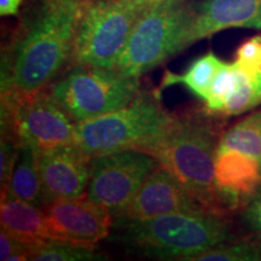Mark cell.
<instances>
[{
	"label": "cell",
	"mask_w": 261,
	"mask_h": 261,
	"mask_svg": "<svg viewBox=\"0 0 261 261\" xmlns=\"http://www.w3.org/2000/svg\"><path fill=\"white\" fill-rule=\"evenodd\" d=\"M90 0H29L2 48L0 100L41 92L70 67L74 42Z\"/></svg>",
	"instance_id": "cell-1"
},
{
	"label": "cell",
	"mask_w": 261,
	"mask_h": 261,
	"mask_svg": "<svg viewBox=\"0 0 261 261\" xmlns=\"http://www.w3.org/2000/svg\"><path fill=\"white\" fill-rule=\"evenodd\" d=\"M213 117L203 110L174 114L167 129L142 152L171 171L205 211L228 218L214 184L215 158L223 133L212 121Z\"/></svg>",
	"instance_id": "cell-2"
},
{
	"label": "cell",
	"mask_w": 261,
	"mask_h": 261,
	"mask_svg": "<svg viewBox=\"0 0 261 261\" xmlns=\"http://www.w3.org/2000/svg\"><path fill=\"white\" fill-rule=\"evenodd\" d=\"M109 240L149 259L190 261L198 254L234 238L228 218L197 212L171 213L142 220L117 218Z\"/></svg>",
	"instance_id": "cell-3"
},
{
	"label": "cell",
	"mask_w": 261,
	"mask_h": 261,
	"mask_svg": "<svg viewBox=\"0 0 261 261\" xmlns=\"http://www.w3.org/2000/svg\"><path fill=\"white\" fill-rule=\"evenodd\" d=\"M173 117L161 102V91H142L115 112L75 123V143L91 158L125 150L142 151L167 129Z\"/></svg>",
	"instance_id": "cell-4"
},
{
	"label": "cell",
	"mask_w": 261,
	"mask_h": 261,
	"mask_svg": "<svg viewBox=\"0 0 261 261\" xmlns=\"http://www.w3.org/2000/svg\"><path fill=\"white\" fill-rule=\"evenodd\" d=\"M45 90L74 123L115 112L143 91L142 77L92 65H71Z\"/></svg>",
	"instance_id": "cell-5"
},
{
	"label": "cell",
	"mask_w": 261,
	"mask_h": 261,
	"mask_svg": "<svg viewBox=\"0 0 261 261\" xmlns=\"http://www.w3.org/2000/svg\"><path fill=\"white\" fill-rule=\"evenodd\" d=\"M190 15V0L150 2L133 27L114 69L142 77L177 56Z\"/></svg>",
	"instance_id": "cell-6"
},
{
	"label": "cell",
	"mask_w": 261,
	"mask_h": 261,
	"mask_svg": "<svg viewBox=\"0 0 261 261\" xmlns=\"http://www.w3.org/2000/svg\"><path fill=\"white\" fill-rule=\"evenodd\" d=\"M148 4L140 0H90L75 38L70 67L115 68Z\"/></svg>",
	"instance_id": "cell-7"
},
{
	"label": "cell",
	"mask_w": 261,
	"mask_h": 261,
	"mask_svg": "<svg viewBox=\"0 0 261 261\" xmlns=\"http://www.w3.org/2000/svg\"><path fill=\"white\" fill-rule=\"evenodd\" d=\"M2 137L37 152L76 142L75 123L46 90L19 102H0Z\"/></svg>",
	"instance_id": "cell-8"
},
{
	"label": "cell",
	"mask_w": 261,
	"mask_h": 261,
	"mask_svg": "<svg viewBox=\"0 0 261 261\" xmlns=\"http://www.w3.org/2000/svg\"><path fill=\"white\" fill-rule=\"evenodd\" d=\"M159 163L137 150L91 158L87 197L106 207L116 219Z\"/></svg>",
	"instance_id": "cell-9"
},
{
	"label": "cell",
	"mask_w": 261,
	"mask_h": 261,
	"mask_svg": "<svg viewBox=\"0 0 261 261\" xmlns=\"http://www.w3.org/2000/svg\"><path fill=\"white\" fill-rule=\"evenodd\" d=\"M44 210L50 240L98 247L112 232L113 214L87 196L55 200Z\"/></svg>",
	"instance_id": "cell-10"
},
{
	"label": "cell",
	"mask_w": 261,
	"mask_h": 261,
	"mask_svg": "<svg viewBox=\"0 0 261 261\" xmlns=\"http://www.w3.org/2000/svg\"><path fill=\"white\" fill-rule=\"evenodd\" d=\"M230 28L261 29V0L191 2V15L177 55L195 42Z\"/></svg>",
	"instance_id": "cell-11"
},
{
	"label": "cell",
	"mask_w": 261,
	"mask_h": 261,
	"mask_svg": "<svg viewBox=\"0 0 261 261\" xmlns=\"http://www.w3.org/2000/svg\"><path fill=\"white\" fill-rule=\"evenodd\" d=\"M197 212L207 211L171 171L158 165L117 218L142 220L171 213Z\"/></svg>",
	"instance_id": "cell-12"
},
{
	"label": "cell",
	"mask_w": 261,
	"mask_h": 261,
	"mask_svg": "<svg viewBox=\"0 0 261 261\" xmlns=\"http://www.w3.org/2000/svg\"><path fill=\"white\" fill-rule=\"evenodd\" d=\"M38 162L45 205L87 195L91 156L76 143L38 152Z\"/></svg>",
	"instance_id": "cell-13"
},
{
	"label": "cell",
	"mask_w": 261,
	"mask_h": 261,
	"mask_svg": "<svg viewBox=\"0 0 261 261\" xmlns=\"http://www.w3.org/2000/svg\"><path fill=\"white\" fill-rule=\"evenodd\" d=\"M214 184L228 214L243 211L261 188V161L237 150L218 151Z\"/></svg>",
	"instance_id": "cell-14"
},
{
	"label": "cell",
	"mask_w": 261,
	"mask_h": 261,
	"mask_svg": "<svg viewBox=\"0 0 261 261\" xmlns=\"http://www.w3.org/2000/svg\"><path fill=\"white\" fill-rule=\"evenodd\" d=\"M0 224L2 228L32 247L50 240L44 208L18 198L2 197Z\"/></svg>",
	"instance_id": "cell-15"
},
{
	"label": "cell",
	"mask_w": 261,
	"mask_h": 261,
	"mask_svg": "<svg viewBox=\"0 0 261 261\" xmlns=\"http://www.w3.org/2000/svg\"><path fill=\"white\" fill-rule=\"evenodd\" d=\"M2 197H12L45 207L44 192L39 173L38 152L31 146H21L9 187Z\"/></svg>",
	"instance_id": "cell-16"
},
{
	"label": "cell",
	"mask_w": 261,
	"mask_h": 261,
	"mask_svg": "<svg viewBox=\"0 0 261 261\" xmlns=\"http://www.w3.org/2000/svg\"><path fill=\"white\" fill-rule=\"evenodd\" d=\"M224 63L225 62L221 61L214 52H207L203 56L196 58L182 74H175L173 71L166 70L161 80V87L159 90L162 91L174 85H182L192 94L204 102L215 75Z\"/></svg>",
	"instance_id": "cell-17"
},
{
	"label": "cell",
	"mask_w": 261,
	"mask_h": 261,
	"mask_svg": "<svg viewBox=\"0 0 261 261\" xmlns=\"http://www.w3.org/2000/svg\"><path fill=\"white\" fill-rule=\"evenodd\" d=\"M221 150H237L261 161V110L225 130L218 146V151Z\"/></svg>",
	"instance_id": "cell-18"
},
{
	"label": "cell",
	"mask_w": 261,
	"mask_h": 261,
	"mask_svg": "<svg viewBox=\"0 0 261 261\" xmlns=\"http://www.w3.org/2000/svg\"><path fill=\"white\" fill-rule=\"evenodd\" d=\"M98 247H86L63 241L48 240L33 247L29 253L31 261H100L109 260Z\"/></svg>",
	"instance_id": "cell-19"
},
{
	"label": "cell",
	"mask_w": 261,
	"mask_h": 261,
	"mask_svg": "<svg viewBox=\"0 0 261 261\" xmlns=\"http://www.w3.org/2000/svg\"><path fill=\"white\" fill-rule=\"evenodd\" d=\"M240 84V71L236 63H226L220 68L211 85L207 99L204 100L203 112L208 115L220 117L227 99L234 93Z\"/></svg>",
	"instance_id": "cell-20"
},
{
	"label": "cell",
	"mask_w": 261,
	"mask_h": 261,
	"mask_svg": "<svg viewBox=\"0 0 261 261\" xmlns=\"http://www.w3.org/2000/svg\"><path fill=\"white\" fill-rule=\"evenodd\" d=\"M238 71L240 84L234 93L227 99L220 117L241 115L261 104V74L253 76L240 69Z\"/></svg>",
	"instance_id": "cell-21"
},
{
	"label": "cell",
	"mask_w": 261,
	"mask_h": 261,
	"mask_svg": "<svg viewBox=\"0 0 261 261\" xmlns=\"http://www.w3.org/2000/svg\"><path fill=\"white\" fill-rule=\"evenodd\" d=\"M190 261H261V240L226 241L194 256Z\"/></svg>",
	"instance_id": "cell-22"
},
{
	"label": "cell",
	"mask_w": 261,
	"mask_h": 261,
	"mask_svg": "<svg viewBox=\"0 0 261 261\" xmlns=\"http://www.w3.org/2000/svg\"><path fill=\"white\" fill-rule=\"evenodd\" d=\"M234 63L248 75L261 74V35L248 39L237 48Z\"/></svg>",
	"instance_id": "cell-23"
},
{
	"label": "cell",
	"mask_w": 261,
	"mask_h": 261,
	"mask_svg": "<svg viewBox=\"0 0 261 261\" xmlns=\"http://www.w3.org/2000/svg\"><path fill=\"white\" fill-rule=\"evenodd\" d=\"M19 148L21 146L16 144L14 140L2 137L0 142V185H2L0 192L2 194H4L9 187L10 179L18 159Z\"/></svg>",
	"instance_id": "cell-24"
},
{
	"label": "cell",
	"mask_w": 261,
	"mask_h": 261,
	"mask_svg": "<svg viewBox=\"0 0 261 261\" xmlns=\"http://www.w3.org/2000/svg\"><path fill=\"white\" fill-rule=\"evenodd\" d=\"M32 246L22 242L4 228L0 230V260L2 261H27L29 260Z\"/></svg>",
	"instance_id": "cell-25"
},
{
	"label": "cell",
	"mask_w": 261,
	"mask_h": 261,
	"mask_svg": "<svg viewBox=\"0 0 261 261\" xmlns=\"http://www.w3.org/2000/svg\"><path fill=\"white\" fill-rule=\"evenodd\" d=\"M242 218L247 227L261 240V188L242 211Z\"/></svg>",
	"instance_id": "cell-26"
},
{
	"label": "cell",
	"mask_w": 261,
	"mask_h": 261,
	"mask_svg": "<svg viewBox=\"0 0 261 261\" xmlns=\"http://www.w3.org/2000/svg\"><path fill=\"white\" fill-rule=\"evenodd\" d=\"M23 0H0V15L17 16Z\"/></svg>",
	"instance_id": "cell-27"
},
{
	"label": "cell",
	"mask_w": 261,
	"mask_h": 261,
	"mask_svg": "<svg viewBox=\"0 0 261 261\" xmlns=\"http://www.w3.org/2000/svg\"><path fill=\"white\" fill-rule=\"evenodd\" d=\"M140 2H143V3H150V2H154V0H140Z\"/></svg>",
	"instance_id": "cell-28"
}]
</instances>
